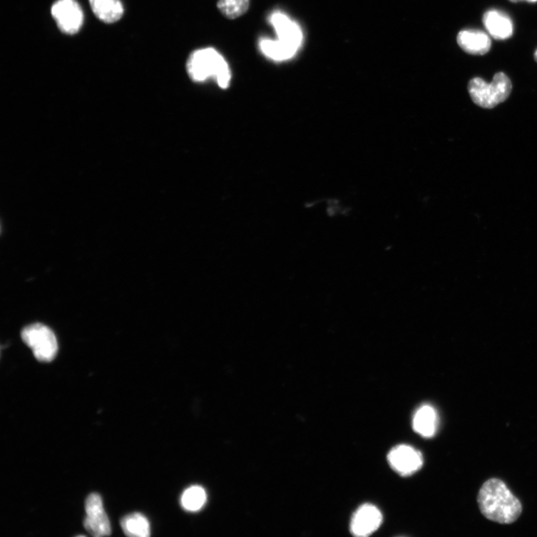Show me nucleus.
<instances>
[{
	"label": "nucleus",
	"instance_id": "6",
	"mask_svg": "<svg viewBox=\"0 0 537 537\" xmlns=\"http://www.w3.org/2000/svg\"><path fill=\"white\" fill-rule=\"evenodd\" d=\"M86 511V517L84 526L92 536L101 537L111 534L110 521L104 510L102 498L99 494L92 493L87 498Z\"/></svg>",
	"mask_w": 537,
	"mask_h": 537
},
{
	"label": "nucleus",
	"instance_id": "18",
	"mask_svg": "<svg viewBox=\"0 0 537 537\" xmlns=\"http://www.w3.org/2000/svg\"><path fill=\"white\" fill-rule=\"evenodd\" d=\"M510 1L513 3H518V2L525 1L528 3L534 4L537 2V0H510Z\"/></svg>",
	"mask_w": 537,
	"mask_h": 537
},
{
	"label": "nucleus",
	"instance_id": "3",
	"mask_svg": "<svg viewBox=\"0 0 537 537\" xmlns=\"http://www.w3.org/2000/svg\"><path fill=\"white\" fill-rule=\"evenodd\" d=\"M468 91L475 104L484 108H493L508 98L512 83L508 76L501 72L494 76L491 83L481 78L470 80Z\"/></svg>",
	"mask_w": 537,
	"mask_h": 537
},
{
	"label": "nucleus",
	"instance_id": "17",
	"mask_svg": "<svg viewBox=\"0 0 537 537\" xmlns=\"http://www.w3.org/2000/svg\"><path fill=\"white\" fill-rule=\"evenodd\" d=\"M218 7L226 18L235 19L247 12L250 0H219Z\"/></svg>",
	"mask_w": 537,
	"mask_h": 537
},
{
	"label": "nucleus",
	"instance_id": "4",
	"mask_svg": "<svg viewBox=\"0 0 537 537\" xmlns=\"http://www.w3.org/2000/svg\"><path fill=\"white\" fill-rule=\"evenodd\" d=\"M21 338L41 362H52L58 353V342L54 332L43 324L28 325L23 329Z\"/></svg>",
	"mask_w": 537,
	"mask_h": 537
},
{
	"label": "nucleus",
	"instance_id": "15",
	"mask_svg": "<svg viewBox=\"0 0 537 537\" xmlns=\"http://www.w3.org/2000/svg\"><path fill=\"white\" fill-rule=\"evenodd\" d=\"M121 523L126 536L148 537L150 535V526L148 519L139 513L124 516L121 519Z\"/></svg>",
	"mask_w": 537,
	"mask_h": 537
},
{
	"label": "nucleus",
	"instance_id": "14",
	"mask_svg": "<svg viewBox=\"0 0 537 537\" xmlns=\"http://www.w3.org/2000/svg\"><path fill=\"white\" fill-rule=\"evenodd\" d=\"M91 9L102 21L112 24L118 21L123 14V7L120 0H89Z\"/></svg>",
	"mask_w": 537,
	"mask_h": 537
},
{
	"label": "nucleus",
	"instance_id": "9",
	"mask_svg": "<svg viewBox=\"0 0 537 537\" xmlns=\"http://www.w3.org/2000/svg\"><path fill=\"white\" fill-rule=\"evenodd\" d=\"M382 520V514L376 506L370 503L364 504L352 516L351 532L356 536H368L379 529Z\"/></svg>",
	"mask_w": 537,
	"mask_h": 537
},
{
	"label": "nucleus",
	"instance_id": "1",
	"mask_svg": "<svg viewBox=\"0 0 537 537\" xmlns=\"http://www.w3.org/2000/svg\"><path fill=\"white\" fill-rule=\"evenodd\" d=\"M478 503L484 516L500 524L513 523L523 512L522 503L506 484L497 479L488 480L482 485Z\"/></svg>",
	"mask_w": 537,
	"mask_h": 537
},
{
	"label": "nucleus",
	"instance_id": "11",
	"mask_svg": "<svg viewBox=\"0 0 537 537\" xmlns=\"http://www.w3.org/2000/svg\"><path fill=\"white\" fill-rule=\"evenodd\" d=\"M457 41L464 52L476 56H483L489 52L492 44L491 38L479 30L461 31Z\"/></svg>",
	"mask_w": 537,
	"mask_h": 537
},
{
	"label": "nucleus",
	"instance_id": "2",
	"mask_svg": "<svg viewBox=\"0 0 537 537\" xmlns=\"http://www.w3.org/2000/svg\"><path fill=\"white\" fill-rule=\"evenodd\" d=\"M187 71L190 78L196 83L214 77L223 89L230 85L232 74L229 64L213 48L193 52L187 61Z\"/></svg>",
	"mask_w": 537,
	"mask_h": 537
},
{
	"label": "nucleus",
	"instance_id": "12",
	"mask_svg": "<svg viewBox=\"0 0 537 537\" xmlns=\"http://www.w3.org/2000/svg\"><path fill=\"white\" fill-rule=\"evenodd\" d=\"M437 426L438 416L433 406L429 404L420 406L413 419L414 431L422 436L430 438L435 435Z\"/></svg>",
	"mask_w": 537,
	"mask_h": 537
},
{
	"label": "nucleus",
	"instance_id": "19",
	"mask_svg": "<svg viewBox=\"0 0 537 537\" xmlns=\"http://www.w3.org/2000/svg\"><path fill=\"white\" fill-rule=\"evenodd\" d=\"M534 59L537 62V50L536 51V52L534 53Z\"/></svg>",
	"mask_w": 537,
	"mask_h": 537
},
{
	"label": "nucleus",
	"instance_id": "5",
	"mask_svg": "<svg viewBox=\"0 0 537 537\" xmlns=\"http://www.w3.org/2000/svg\"><path fill=\"white\" fill-rule=\"evenodd\" d=\"M51 12L58 26L64 34L74 35L83 24V11L75 0H58L53 6Z\"/></svg>",
	"mask_w": 537,
	"mask_h": 537
},
{
	"label": "nucleus",
	"instance_id": "10",
	"mask_svg": "<svg viewBox=\"0 0 537 537\" xmlns=\"http://www.w3.org/2000/svg\"><path fill=\"white\" fill-rule=\"evenodd\" d=\"M483 23L490 35L496 40H506L513 35V22L508 14L501 11H486Z\"/></svg>",
	"mask_w": 537,
	"mask_h": 537
},
{
	"label": "nucleus",
	"instance_id": "8",
	"mask_svg": "<svg viewBox=\"0 0 537 537\" xmlns=\"http://www.w3.org/2000/svg\"><path fill=\"white\" fill-rule=\"evenodd\" d=\"M269 22L274 28L278 39L300 50L303 42V34L297 22L291 20L281 11H273L270 15Z\"/></svg>",
	"mask_w": 537,
	"mask_h": 537
},
{
	"label": "nucleus",
	"instance_id": "13",
	"mask_svg": "<svg viewBox=\"0 0 537 537\" xmlns=\"http://www.w3.org/2000/svg\"><path fill=\"white\" fill-rule=\"evenodd\" d=\"M260 51L268 58L275 61H284L294 58L298 52L280 39L272 40L262 38L258 43Z\"/></svg>",
	"mask_w": 537,
	"mask_h": 537
},
{
	"label": "nucleus",
	"instance_id": "16",
	"mask_svg": "<svg viewBox=\"0 0 537 537\" xmlns=\"http://www.w3.org/2000/svg\"><path fill=\"white\" fill-rule=\"evenodd\" d=\"M207 496L203 488L193 486L188 488L182 496L183 508L189 511L200 510L206 502Z\"/></svg>",
	"mask_w": 537,
	"mask_h": 537
},
{
	"label": "nucleus",
	"instance_id": "7",
	"mask_svg": "<svg viewBox=\"0 0 537 537\" xmlns=\"http://www.w3.org/2000/svg\"><path fill=\"white\" fill-rule=\"evenodd\" d=\"M388 461L397 473L403 476H409L422 466L423 458L421 454L414 448L399 445L389 451Z\"/></svg>",
	"mask_w": 537,
	"mask_h": 537
}]
</instances>
